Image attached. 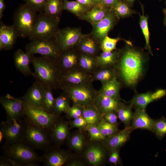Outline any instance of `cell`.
<instances>
[{"label":"cell","mask_w":166,"mask_h":166,"mask_svg":"<svg viewBox=\"0 0 166 166\" xmlns=\"http://www.w3.org/2000/svg\"><path fill=\"white\" fill-rule=\"evenodd\" d=\"M22 141L31 147L38 149L47 147L49 143L48 131L27 121Z\"/></svg>","instance_id":"8fae6325"},{"label":"cell","mask_w":166,"mask_h":166,"mask_svg":"<svg viewBox=\"0 0 166 166\" xmlns=\"http://www.w3.org/2000/svg\"><path fill=\"white\" fill-rule=\"evenodd\" d=\"M22 118L7 120L1 123L0 141L4 139L5 145L22 141L27 123L26 118Z\"/></svg>","instance_id":"52a82bcc"},{"label":"cell","mask_w":166,"mask_h":166,"mask_svg":"<svg viewBox=\"0 0 166 166\" xmlns=\"http://www.w3.org/2000/svg\"><path fill=\"white\" fill-rule=\"evenodd\" d=\"M152 132L160 140L166 135V120L164 117L154 120Z\"/></svg>","instance_id":"b9f144b4"},{"label":"cell","mask_w":166,"mask_h":166,"mask_svg":"<svg viewBox=\"0 0 166 166\" xmlns=\"http://www.w3.org/2000/svg\"><path fill=\"white\" fill-rule=\"evenodd\" d=\"M85 128L88 131L91 140H106V137L102 134L96 125H88Z\"/></svg>","instance_id":"ee69618b"},{"label":"cell","mask_w":166,"mask_h":166,"mask_svg":"<svg viewBox=\"0 0 166 166\" xmlns=\"http://www.w3.org/2000/svg\"><path fill=\"white\" fill-rule=\"evenodd\" d=\"M131 6L123 0H120L114 5L112 10L116 17L119 20L128 18L136 13Z\"/></svg>","instance_id":"d6a6232c"},{"label":"cell","mask_w":166,"mask_h":166,"mask_svg":"<svg viewBox=\"0 0 166 166\" xmlns=\"http://www.w3.org/2000/svg\"><path fill=\"white\" fill-rule=\"evenodd\" d=\"M133 130L131 126L125 127L124 129L109 137L106 142L107 147L110 151L118 149L128 140Z\"/></svg>","instance_id":"cb8c5ba5"},{"label":"cell","mask_w":166,"mask_h":166,"mask_svg":"<svg viewBox=\"0 0 166 166\" xmlns=\"http://www.w3.org/2000/svg\"><path fill=\"white\" fill-rule=\"evenodd\" d=\"M24 102V116L29 122L47 131L53 129L57 122V116Z\"/></svg>","instance_id":"ba28073f"},{"label":"cell","mask_w":166,"mask_h":166,"mask_svg":"<svg viewBox=\"0 0 166 166\" xmlns=\"http://www.w3.org/2000/svg\"><path fill=\"white\" fill-rule=\"evenodd\" d=\"M62 6L63 0H48L44 12L49 16L60 19Z\"/></svg>","instance_id":"e575fe53"},{"label":"cell","mask_w":166,"mask_h":166,"mask_svg":"<svg viewBox=\"0 0 166 166\" xmlns=\"http://www.w3.org/2000/svg\"><path fill=\"white\" fill-rule=\"evenodd\" d=\"M111 10L102 4H96L78 18L88 22L92 26L101 20Z\"/></svg>","instance_id":"d4e9b609"},{"label":"cell","mask_w":166,"mask_h":166,"mask_svg":"<svg viewBox=\"0 0 166 166\" xmlns=\"http://www.w3.org/2000/svg\"><path fill=\"white\" fill-rule=\"evenodd\" d=\"M31 63L34 69L33 76L35 81L53 90L59 89L62 72L57 59L33 55Z\"/></svg>","instance_id":"7a4b0ae2"},{"label":"cell","mask_w":166,"mask_h":166,"mask_svg":"<svg viewBox=\"0 0 166 166\" xmlns=\"http://www.w3.org/2000/svg\"><path fill=\"white\" fill-rule=\"evenodd\" d=\"M140 17L139 24L143 35L144 36L145 44V49L147 50L149 53L153 56L151 48L150 45V32L148 25V16L143 14H139Z\"/></svg>","instance_id":"74e56055"},{"label":"cell","mask_w":166,"mask_h":166,"mask_svg":"<svg viewBox=\"0 0 166 166\" xmlns=\"http://www.w3.org/2000/svg\"><path fill=\"white\" fill-rule=\"evenodd\" d=\"M25 3L39 13L44 12L45 4L48 0H23Z\"/></svg>","instance_id":"bcb514c9"},{"label":"cell","mask_w":166,"mask_h":166,"mask_svg":"<svg viewBox=\"0 0 166 166\" xmlns=\"http://www.w3.org/2000/svg\"><path fill=\"white\" fill-rule=\"evenodd\" d=\"M111 151L109 157V161L111 164L116 165L120 159L119 149L113 150Z\"/></svg>","instance_id":"681fc988"},{"label":"cell","mask_w":166,"mask_h":166,"mask_svg":"<svg viewBox=\"0 0 166 166\" xmlns=\"http://www.w3.org/2000/svg\"><path fill=\"white\" fill-rule=\"evenodd\" d=\"M33 55L20 49H17L14 53L13 59L15 66L25 76H33V72L30 68V65L32 63Z\"/></svg>","instance_id":"7402d4cb"},{"label":"cell","mask_w":166,"mask_h":166,"mask_svg":"<svg viewBox=\"0 0 166 166\" xmlns=\"http://www.w3.org/2000/svg\"><path fill=\"white\" fill-rule=\"evenodd\" d=\"M92 75L93 81H100L102 84L106 83L117 77L116 73L114 67L99 68Z\"/></svg>","instance_id":"4dcf8cb0"},{"label":"cell","mask_w":166,"mask_h":166,"mask_svg":"<svg viewBox=\"0 0 166 166\" xmlns=\"http://www.w3.org/2000/svg\"><path fill=\"white\" fill-rule=\"evenodd\" d=\"M120 0H102V4L108 8L112 9L114 5Z\"/></svg>","instance_id":"816d5d0a"},{"label":"cell","mask_w":166,"mask_h":166,"mask_svg":"<svg viewBox=\"0 0 166 166\" xmlns=\"http://www.w3.org/2000/svg\"><path fill=\"white\" fill-rule=\"evenodd\" d=\"M52 130L51 138L57 143H63L68 137L69 128L67 123L64 121L56 122Z\"/></svg>","instance_id":"f1b7e54d"},{"label":"cell","mask_w":166,"mask_h":166,"mask_svg":"<svg viewBox=\"0 0 166 166\" xmlns=\"http://www.w3.org/2000/svg\"><path fill=\"white\" fill-rule=\"evenodd\" d=\"M119 20L111 9L101 20L92 25V30L90 34L101 43L103 39L108 35L109 32L117 23Z\"/></svg>","instance_id":"7c38bea8"},{"label":"cell","mask_w":166,"mask_h":166,"mask_svg":"<svg viewBox=\"0 0 166 166\" xmlns=\"http://www.w3.org/2000/svg\"><path fill=\"white\" fill-rule=\"evenodd\" d=\"M76 1L86 7L89 10L96 5L92 0H76Z\"/></svg>","instance_id":"f907efd6"},{"label":"cell","mask_w":166,"mask_h":166,"mask_svg":"<svg viewBox=\"0 0 166 166\" xmlns=\"http://www.w3.org/2000/svg\"><path fill=\"white\" fill-rule=\"evenodd\" d=\"M120 40H124L126 44H132L130 41L122 39L120 37L111 38L107 35L103 39L100 43L101 51L104 52H111L116 49H117L116 48L117 44Z\"/></svg>","instance_id":"ab89813d"},{"label":"cell","mask_w":166,"mask_h":166,"mask_svg":"<svg viewBox=\"0 0 166 166\" xmlns=\"http://www.w3.org/2000/svg\"><path fill=\"white\" fill-rule=\"evenodd\" d=\"M37 12L25 3L20 6L15 11L13 25L19 37L29 38L31 36L37 19Z\"/></svg>","instance_id":"277c9868"},{"label":"cell","mask_w":166,"mask_h":166,"mask_svg":"<svg viewBox=\"0 0 166 166\" xmlns=\"http://www.w3.org/2000/svg\"><path fill=\"white\" fill-rule=\"evenodd\" d=\"M165 4H166V1H165Z\"/></svg>","instance_id":"680465c9"},{"label":"cell","mask_w":166,"mask_h":166,"mask_svg":"<svg viewBox=\"0 0 166 166\" xmlns=\"http://www.w3.org/2000/svg\"><path fill=\"white\" fill-rule=\"evenodd\" d=\"M45 88L42 84L35 81L22 98L28 105L42 108Z\"/></svg>","instance_id":"e0dca14e"},{"label":"cell","mask_w":166,"mask_h":166,"mask_svg":"<svg viewBox=\"0 0 166 166\" xmlns=\"http://www.w3.org/2000/svg\"><path fill=\"white\" fill-rule=\"evenodd\" d=\"M5 155L29 166L38 165L37 162L41 160L32 147L21 141L4 147Z\"/></svg>","instance_id":"8992f818"},{"label":"cell","mask_w":166,"mask_h":166,"mask_svg":"<svg viewBox=\"0 0 166 166\" xmlns=\"http://www.w3.org/2000/svg\"><path fill=\"white\" fill-rule=\"evenodd\" d=\"M123 103L121 99L107 97L98 92L94 104L103 116L109 112H116Z\"/></svg>","instance_id":"44dd1931"},{"label":"cell","mask_w":166,"mask_h":166,"mask_svg":"<svg viewBox=\"0 0 166 166\" xmlns=\"http://www.w3.org/2000/svg\"><path fill=\"white\" fill-rule=\"evenodd\" d=\"M86 34L82 33L80 27H67L59 29L56 39L60 53L66 50L76 47Z\"/></svg>","instance_id":"30bf717a"},{"label":"cell","mask_w":166,"mask_h":166,"mask_svg":"<svg viewBox=\"0 0 166 166\" xmlns=\"http://www.w3.org/2000/svg\"><path fill=\"white\" fill-rule=\"evenodd\" d=\"M26 45L25 51L31 55L42 56L58 59L60 55L56 38L49 39H34Z\"/></svg>","instance_id":"9c48e42d"},{"label":"cell","mask_w":166,"mask_h":166,"mask_svg":"<svg viewBox=\"0 0 166 166\" xmlns=\"http://www.w3.org/2000/svg\"><path fill=\"white\" fill-rule=\"evenodd\" d=\"M84 138L80 133L72 135L69 139L68 143L69 147L77 151H80L83 148L84 144Z\"/></svg>","instance_id":"7bdbcfd3"},{"label":"cell","mask_w":166,"mask_h":166,"mask_svg":"<svg viewBox=\"0 0 166 166\" xmlns=\"http://www.w3.org/2000/svg\"><path fill=\"white\" fill-rule=\"evenodd\" d=\"M80 54L76 47L61 53L57 60L62 73L79 68Z\"/></svg>","instance_id":"9a60e30c"},{"label":"cell","mask_w":166,"mask_h":166,"mask_svg":"<svg viewBox=\"0 0 166 166\" xmlns=\"http://www.w3.org/2000/svg\"><path fill=\"white\" fill-rule=\"evenodd\" d=\"M64 10L72 13L79 18L83 15L89 10L77 1L63 0L62 10Z\"/></svg>","instance_id":"836d02e7"},{"label":"cell","mask_w":166,"mask_h":166,"mask_svg":"<svg viewBox=\"0 0 166 166\" xmlns=\"http://www.w3.org/2000/svg\"><path fill=\"white\" fill-rule=\"evenodd\" d=\"M6 8L4 0H0V18L1 19L3 16V13Z\"/></svg>","instance_id":"f5cc1de1"},{"label":"cell","mask_w":166,"mask_h":166,"mask_svg":"<svg viewBox=\"0 0 166 166\" xmlns=\"http://www.w3.org/2000/svg\"><path fill=\"white\" fill-rule=\"evenodd\" d=\"M52 90L51 88L45 87L42 108L48 113L53 114L55 98Z\"/></svg>","instance_id":"60d3db41"},{"label":"cell","mask_w":166,"mask_h":166,"mask_svg":"<svg viewBox=\"0 0 166 166\" xmlns=\"http://www.w3.org/2000/svg\"><path fill=\"white\" fill-rule=\"evenodd\" d=\"M154 121L147 114L146 109L135 108L131 126L133 130L144 129L152 132Z\"/></svg>","instance_id":"ffe728a7"},{"label":"cell","mask_w":166,"mask_h":166,"mask_svg":"<svg viewBox=\"0 0 166 166\" xmlns=\"http://www.w3.org/2000/svg\"><path fill=\"white\" fill-rule=\"evenodd\" d=\"M71 128H85L88 125L87 123L82 116L73 119L70 123Z\"/></svg>","instance_id":"7dc6e473"},{"label":"cell","mask_w":166,"mask_h":166,"mask_svg":"<svg viewBox=\"0 0 166 166\" xmlns=\"http://www.w3.org/2000/svg\"><path fill=\"white\" fill-rule=\"evenodd\" d=\"M82 116L87 121L88 125H97L102 118V116L95 104L83 106Z\"/></svg>","instance_id":"1f68e13d"},{"label":"cell","mask_w":166,"mask_h":166,"mask_svg":"<svg viewBox=\"0 0 166 166\" xmlns=\"http://www.w3.org/2000/svg\"><path fill=\"white\" fill-rule=\"evenodd\" d=\"M163 12L164 14H166V8L163 10Z\"/></svg>","instance_id":"6f0895ef"},{"label":"cell","mask_w":166,"mask_h":166,"mask_svg":"<svg viewBox=\"0 0 166 166\" xmlns=\"http://www.w3.org/2000/svg\"><path fill=\"white\" fill-rule=\"evenodd\" d=\"M76 48L80 53L95 56L101 51L100 43L90 34H86Z\"/></svg>","instance_id":"603a6c76"},{"label":"cell","mask_w":166,"mask_h":166,"mask_svg":"<svg viewBox=\"0 0 166 166\" xmlns=\"http://www.w3.org/2000/svg\"><path fill=\"white\" fill-rule=\"evenodd\" d=\"M71 156L69 153L61 150L49 149L45 152L40 160L46 166H61L69 162Z\"/></svg>","instance_id":"d6986e66"},{"label":"cell","mask_w":166,"mask_h":166,"mask_svg":"<svg viewBox=\"0 0 166 166\" xmlns=\"http://www.w3.org/2000/svg\"><path fill=\"white\" fill-rule=\"evenodd\" d=\"M93 81L92 74L79 67L62 73L60 85L62 84L76 85Z\"/></svg>","instance_id":"2e32d148"},{"label":"cell","mask_w":166,"mask_h":166,"mask_svg":"<svg viewBox=\"0 0 166 166\" xmlns=\"http://www.w3.org/2000/svg\"><path fill=\"white\" fill-rule=\"evenodd\" d=\"M96 125L102 134L106 138L112 136L119 131L117 125L107 122L103 118Z\"/></svg>","instance_id":"f35d334b"},{"label":"cell","mask_w":166,"mask_h":166,"mask_svg":"<svg viewBox=\"0 0 166 166\" xmlns=\"http://www.w3.org/2000/svg\"><path fill=\"white\" fill-rule=\"evenodd\" d=\"M133 107L129 103L126 105L123 103L116 112L118 118L124 123L125 127L131 126L134 115Z\"/></svg>","instance_id":"d590c367"},{"label":"cell","mask_w":166,"mask_h":166,"mask_svg":"<svg viewBox=\"0 0 166 166\" xmlns=\"http://www.w3.org/2000/svg\"><path fill=\"white\" fill-rule=\"evenodd\" d=\"M120 82L115 77L104 84L98 90L99 93L109 97L121 99L120 92L122 87Z\"/></svg>","instance_id":"4316f807"},{"label":"cell","mask_w":166,"mask_h":166,"mask_svg":"<svg viewBox=\"0 0 166 166\" xmlns=\"http://www.w3.org/2000/svg\"><path fill=\"white\" fill-rule=\"evenodd\" d=\"M96 57L80 53L79 67L84 71L92 74L99 68Z\"/></svg>","instance_id":"f546056e"},{"label":"cell","mask_w":166,"mask_h":166,"mask_svg":"<svg viewBox=\"0 0 166 166\" xmlns=\"http://www.w3.org/2000/svg\"><path fill=\"white\" fill-rule=\"evenodd\" d=\"M96 4H102V0H92Z\"/></svg>","instance_id":"11a10c76"},{"label":"cell","mask_w":166,"mask_h":166,"mask_svg":"<svg viewBox=\"0 0 166 166\" xmlns=\"http://www.w3.org/2000/svg\"><path fill=\"white\" fill-rule=\"evenodd\" d=\"M165 15V18L164 19V24L166 26V14H164Z\"/></svg>","instance_id":"9f6ffc18"},{"label":"cell","mask_w":166,"mask_h":166,"mask_svg":"<svg viewBox=\"0 0 166 166\" xmlns=\"http://www.w3.org/2000/svg\"><path fill=\"white\" fill-rule=\"evenodd\" d=\"M59 89L72 101L73 104L87 106L95 104L98 93L93 85V82L71 85L62 84Z\"/></svg>","instance_id":"3957f363"},{"label":"cell","mask_w":166,"mask_h":166,"mask_svg":"<svg viewBox=\"0 0 166 166\" xmlns=\"http://www.w3.org/2000/svg\"><path fill=\"white\" fill-rule=\"evenodd\" d=\"M18 33L14 26L7 25L0 21V50H10L12 49L16 42Z\"/></svg>","instance_id":"ac0fdd59"},{"label":"cell","mask_w":166,"mask_h":166,"mask_svg":"<svg viewBox=\"0 0 166 166\" xmlns=\"http://www.w3.org/2000/svg\"><path fill=\"white\" fill-rule=\"evenodd\" d=\"M0 102L6 112L7 120L21 118L25 117L24 102L22 98H16L7 94L0 97Z\"/></svg>","instance_id":"4fadbf2b"},{"label":"cell","mask_w":166,"mask_h":166,"mask_svg":"<svg viewBox=\"0 0 166 166\" xmlns=\"http://www.w3.org/2000/svg\"><path fill=\"white\" fill-rule=\"evenodd\" d=\"M59 21L60 19L49 16L44 12L39 13L30 40L56 38L60 29Z\"/></svg>","instance_id":"5b68a950"},{"label":"cell","mask_w":166,"mask_h":166,"mask_svg":"<svg viewBox=\"0 0 166 166\" xmlns=\"http://www.w3.org/2000/svg\"><path fill=\"white\" fill-rule=\"evenodd\" d=\"M126 44L121 49L119 58L114 68L122 87L136 92L137 85L147 73L148 55L142 49Z\"/></svg>","instance_id":"6da1fadb"},{"label":"cell","mask_w":166,"mask_h":166,"mask_svg":"<svg viewBox=\"0 0 166 166\" xmlns=\"http://www.w3.org/2000/svg\"><path fill=\"white\" fill-rule=\"evenodd\" d=\"M128 4L131 7L132 6L134 2L136 0H123Z\"/></svg>","instance_id":"db71d44e"},{"label":"cell","mask_w":166,"mask_h":166,"mask_svg":"<svg viewBox=\"0 0 166 166\" xmlns=\"http://www.w3.org/2000/svg\"><path fill=\"white\" fill-rule=\"evenodd\" d=\"M70 101L63 93L55 98L53 114L57 116L62 113H65L70 107Z\"/></svg>","instance_id":"8d00e7d4"},{"label":"cell","mask_w":166,"mask_h":166,"mask_svg":"<svg viewBox=\"0 0 166 166\" xmlns=\"http://www.w3.org/2000/svg\"><path fill=\"white\" fill-rule=\"evenodd\" d=\"M166 95V89L162 88L157 89L154 92L136 93L129 103L135 108L146 109L149 104L160 99Z\"/></svg>","instance_id":"5bb4252c"},{"label":"cell","mask_w":166,"mask_h":166,"mask_svg":"<svg viewBox=\"0 0 166 166\" xmlns=\"http://www.w3.org/2000/svg\"><path fill=\"white\" fill-rule=\"evenodd\" d=\"M85 156L87 161L90 164L97 166L104 160L105 153L104 150L100 146L92 145L87 149Z\"/></svg>","instance_id":"83f0119b"},{"label":"cell","mask_w":166,"mask_h":166,"mask_svg":"<svg viewBox=\"0 0 166 166\" xmlns=\"http://www.w3.org/2000/svg\"><path fill=\"white\" fill-rule=\"evenodd\" d=\"M102 117L107 122L117 125L118 117L116 112H112L107 113L102 116Z\"/></svg>","instance_id":"c3c4849f"},{"label":"cell","mask_w":166,"mask_h":166,"mask_svg":"<svg viewBox=\"0 0 166 166\" xmlns=\"http://www.w3.org/2000/svg\"><path fill=\"white\" fill-rule=\"evenodd\" d=\"M83 106L73 104L65 113L66 117L70 119H75L82 116Z\"/></svg>","instance_id":"f6af8a7d"},{"label":"cell","mask_w":166,"mask_h":166,"mask_svg":"<svg viewBox=\"0 0 166 166\" xmlns=\"http://www.w3.org/2000/svg\"><path fill=\"white\" fill-rule=\"evenodd\" d=\"M120 51L121 49H117L111 52H100L96 57L99 68L114 67L118 61Z\"/></svg>","instance_id":"484cf974"}]
</instances>
